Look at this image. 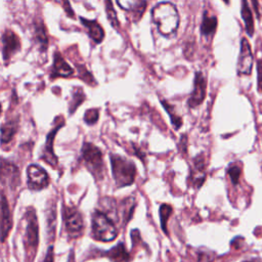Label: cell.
I'll use <instances>...</instances> for the list:
<instances>
[{
  "instance_id": "cell-29",
  "label": "cell",
  "mask_w": 262,
  "mask_h": 262,
  "mask_svg": "<svg viewBox=\"0 0 262 262\" xmlns=\"http://www.w3.org/2000/svg\"><path fill=\"white\" fill-rule=\"evenodd\" d=\"M215 254L209 250L199 251L196 262H213Z\"/></svg>"
},
{
  "instance_id": "cell-24",
  "label": "cell",
  "mask_w": 262,
  "mask_h": 262,
  "mask_svg": "<svg viewBox=\"0 0 262 262\" xmlns=\"http://www.w3.org/2000/svg\"><path fill=\"white\" fill-rule=\"evenodd\" d=\"M162 105L164 106V108L166 110V112L169 114L170 116V119H171V123L172 125L174 126L175 129H179L182 125V119L181 117H179L177 114H176V111L174 110V106L171 105L170 103H168L167 101L165 100H162Z\"/></svg>"
},
{
  "instance_id": "cell-33",
  "label": "cell",
  "mask_w": 262,
  "mask_h": 262,
  "mask_svg": "<svg viewBox=\"0 0 262 262\" xmlns=\"http://www.w3.org/2000/svg\"><path fill=\"white\" fill-rule=\"evenodd\" d=\"M252 4H253V7H254V10H255L256 14H257L258 17H259L260 12H259V4H258V1H257V0H252Z\"/></svg>"
},
{
  "instance_id": "cell-4",
  "label": "cell",
  "mask_w": 262,
  "mask_h": 262,
  "mask_svg": "<svg viewBox=\"0 0 262 262\" xmlns=\"http://www.w3.org/2000/svg\"><path fill=\"white\" fill-rule=\"evenodd\" d=\"M27 227L25 233V248L27 253V259L29 262L34 260V256L37 251L38 242H39V234H38V222L37 217L35 214V210L29 208L27 214Z\"/></svg>"
},
{
  "instance_id": "cell-28",
  "label": "cell",
  "mask_w": 262,
  "mask_h": 262,
  "mask_svg": "<svg viewBox=\"0 0 262 262\" xmlns=\"http://www.w3.org/2000/svg\"><path fill=\"white\" fill-rule=\"evenodd\" d=\"M99 117V112L97 108H90L87 110L85 115H84V121L88 124V125H93L94 123L97 122Z\"/></svg>"
},
{
  "instance_id": "cell-18",
  "label": "cell",
  "mask_w": 262,
  "mask_h": 262,
  "mask_svg": "<svg viewBox=\"0 0 262 262\" xmlns=\"http://www.w3.org/2000/svg\"><path fill=\"white\" fill-rule=\"evenodd\" d=\"M104 255L111 259L113 262H129L130 255L127 252L124 244H118L116 247L112 248L110 251L104 253Z\"/></svg>"
},
{
  "instance_id": "cell-31",
  "label": "cell",
  "mask_w": 262,
  "mask_h": 262,
  "mask_svg": "<svg viewBox=\"0 0 262 262\" xmlns=\"http://www.w3.org/2000/svg\"><path fill=\"white\" fill-rule=\"evenodd\" d=\"M61 2H62V5H63V7H64L66 13L69 15V17H75V12L73 11L69 0H61Z\"/></svg>"
},
{
  "instance_id": "cell-11",
  "label": "cell",
  "mask_w": 262,
  "mask_h": 262,
  "mask_svg": "<svg viewBox=\"0 0 262 262\" xmlns=\"http://www.w3.org/2000/svg\"><path fill=\"white\" fill-rule=\"evenodd\" d=\"M2 55L5 61H8L12 55L20 49V40L18 36L11 30H6L2 37Z\"/></svg>"
},
{
  "instance_id": "cell-22",
  "label": "cell",
  "mask_w": 262,
  "mask_h": 262,
  "mask_svg": "<svg viewBox=\"0 0 262 262\" xmlns=\"http://www.w3.org/2000/svg\"><path fill=\"white\" fill-rule=\"evenodd\" d=\"M35 38L37 42L40 44L41 50L45 51L48 46V38H47L45 26L41 20L35 24Z\"/></svg>"
},
{
  "instance_id": "cell-15",
  "label": "cell",
  "mask_w": 262,
  "mask_h": 262,
  "mask_svg": "<svg viewBox=\"0 0 262 262\" xmlns=\"http://www.w3.org/2000/svg\"><path fill=\"white\" fill-rule=\"evenodd\" d=\"M74 74V70L64 60L59 51H55L53 55V64L51 69V78L70 77Z\"/></svg>"
},
{
  "instance_id": "cell-17",
  "label": "cell",
  "mask_w": 262,
  "mask_h": 262,
  "mask_svg": "<svg viewBox=\"0 0 262 262\" xmlns=\"http://www.w3.org/2000/svg\"><path fill=\"white\" fill-rule=\"evenodd\" d=\"M80 20L82 25L87 29L89 37L95 42V43H101L104 38V31L102 27L93 19H87L84 17H80Z\"/></svg>"
},
{
  "instance_id": "cell-1",
  "label": "cell",
  "mask_w": 262,
  "mask_h": 262,
  "mask_svg": "<svg viewBox=\"0 0 262 262\" xmlns=\"http://www.w3.org/2000/svg\"><path fill=\"white\" fill-rule=\"evenodd\" d=\"M151 19L162 36L174 35L179 27V13L171 2H160L151 9Z\"/></svg>"
},
{
  "instance_id": "cell-8",
  "label": "cell",
  "mask_w": 262,
  "mask_h": 262,
  "mask_svg": "<svg viewBox=\"0 0 262 262\" xmlns=\"http://www.w3.org/2000/svg\"><path fill=\"white\" fill-rule=\"evenodd\" d=\"M206 78L204 77L203 73L196 72L193 80V88L187 100V104L189 105V107H196L204 101L206 97Z\"/></svg>"
},
{
  "instance_id": "cell-3",
  "label": "cell",
  "mask_w": 262,
  "mask_h": 262,
  "mask_svg": "<svg viewBox=\"0 0 262 262\" xmlns=\"http://www.w3.org/2000/svg\"><path fill=\"white\" fill-rule=\"evenodd\" d=\"M92 235L101 242H111L118 235V229L114 222L101 211H95L92 215Z\"/></svg>"
},
{
  "instance_id": "cell-14",
  "label": "cell",
  "mask_w": 262,
  "mask_h": 262,
  "mask_svg": "<svg viewBox=\"0 0 262 262\" xmlns=\"http://www.w3.org/2000/svg\"><path fill=\"white\" fill-rule=\"evenodd\" d=\"M191 185L193 187H201L206 179V164L203 156L199 155L193 159V168L190 173Z\"/></svg>"
},
{
  "instance_id": "cell-20",
  "label": "cell",
  "mask_w": 262,
  "mask_h": 262,
  "mask_svg": "<svg viewBox=\"0 0 262 262\" xmlns=\"http://www.w3.org/2000/svg\"><path fill=\"white\" fill-rule=\"evenodd\" d=\"M17 131V122L15 120L12 121H7L6 123H4L1 126L0 132H1V136H0V141L1 143L5 144L11 141V139L13 138V136L15 135Z\"/></svg>"
},
{
  "instance_id": "cell-6",
  "label": "cell",
  "mask_w": 262,
  "mask_h": 262,
  "mask_svg": "<svg viewBox=\"0 0 262 262\" xmlns=\"http://www.w3.org/2000/svg\"><path fill=\"white\" fill-rule=\"evenodd\" d=\"M62 216L66 224L67 233L74 238L80 236L84 228V223H83V218L81 213L74 207L63 206Z\"/></svg>"
},
{
  "instance_id": "cell-16",
  "label": "cell",
  "mask_w": 262,
  "mask_h": 262,
  "mask_svg": "<svg viewBox=\"0 0 262 262\" xmlns=\"http://www.w3.org/2000/svg\"><path fill=\"white\" fill-rule=\"evenodd\" d=\"M63 125V122H61L60 124H57L56 126H54V128L48 133L47 138H46V142H45V147L43 149V155H42V159H44V161H46L48 164H50L53 167H56L57 165V157L54 155L53 152V139L55 137L56 132L58 131V129Z\"/></svg>"
},
{
  "instance_id": "cell-25",
  "label": "cell",
  "mask_w": 262,
  "mask_h": 262,
  "mask_svg": "<svg viewBox=\"0 0 262 262\" xmlns=\"http://www.w3.org/2000/svg\"><path fill=\"white\" fill-rule=\"evenodd\" d=\"M104 4H105V12H106V15H107V19L108 21L111 23L112 27L115 28V29H119V20H118V17H117V13H116V10L113 6V3L111 0H105L104 1Z\"/></svg>"
},
{
  "instance_id": "cell-5",
  "label": "cell",
  "mask_w": 262,
  "mask_h": 262,
  "mask_svg": "<svg viewBox=\"0 0 262 262\" xmlns=\"http://www.w3.org/2000/svg\"><path fill=\"white\" fill-rule=\"evenodd\" d=\"M82 158L88 169L97 178L103 177V158L101 150L92 143L85 142L82 147Z\"/></svg>"
},
{
  "instance_id": "cell-12",
  "label": "cell",
  "mask_w": 262,
  "mask_h": 262,
  "mask_svg": "<svg viewBox=\"0 0 262 262\" xmlns=\"http://www.w3.org/2000/svg\"><path fill=\"white\" fill-rule=\"evenodd\" d=\"M12 227V218L9 210V206L7 200L4 195H1L0 201V241L3 243L8 232Z\"/></svg>"
},
{
  "instance_id": "cell-13",
  "label": "cell",
  "mask_w": 262,
  "mask_h": 262,
  "mask_svg": "<svg viewBox=\"0 0 262 262\" xmlns=\"http://www.w3.org/2000/svg\"><path fill=\"white\" fill-rule=\"evenodd\" d=\"M116 2L123 10L131 12L134 21L141 18L147 5L146 0H116Z\"/></svg>"
},
{
  "instance_id": "cell-23",
  "label": "cell",
  "mask_w": 262,
  "mask_h": 262,
  "mask_svg": "<svg viewBox=\"0 0 262 262\" xmlns=\"http://www.w3.org/2000/svg\"><path fill=\"white\" fill-rule=\"evenodd\" d=\"M173 209L170 205L168 204H162L160 206V210H159V214H160V222H161V227L163 229V231L168 234V230H167V221L170 217V215L172 214Z\"/></svg>"
},
{
  "instance_id": "cell-9",
  "label": "cell",
  "mask_w": 262,
  "mask_h": 262,
  "mask_svg": "<svg viewBox=\"0 0 262 262\" xmlns=\"http://www.w3.org/2000/svg\"><path fill=\"white\" fill-rule=\"evenodd\" d=\"M28 185L31 189L39 190L49 184V178L46 171L38 165H30L27 170Z\"/></svg>"
},
{
  "instance_id": "cell-26",
  "label": "cell",
  "mask_w": 262,
  "mask_h": 262,
  "mask_svg": "<svg viewBox=\"0 0 262 262\" xmlns=\"http://www.w3.org/2000/svg\"><path fill=\"white\" fill-rule=\"evenodd\" d=\"M85 99V94L81 88H75L73 92V98L70 103V113L73 114L75 110L84 101Z\"/></svg>"
},
{
  "instance_id": "cell-7",
  "label": "cell",
  "mask_w": 262,
  "mask_h": 262,
  "mask_svg": "<svg viewBox=\"0 0 262 262\" xmlns=\"http://www.w3.org/2000/svg\"><path fill=\"white\" fill-rule=\"evenodd\" d=\"M254 57L251 51V46L246 38L241 40V49L237 60V73L239 75H251Z\"/></svg>"
},
{
  "instance_id": "cell-36",
  "label": "cell",
  "mask_w": 262,
  "mask_h": 262,
  "mask_svg": "<svg viewBox=\"0 0 262 262\" xmlns=\"http://www.w3.org/2000/svg\"><path fill=\"white\" fill-rule=\"evenodd\" d=\"M245 262H252V261H245Z\"/></svg>"
},
{
  "instance_id": "cell-34",
  "label": "cell",
  "mask_w": 262,
  "mask_h": 262,
  "mask_svg": "<svg viewBox=\"0 0 262 262\" xmlns=\"http://www.w3.org/2000/svg\"><path fill=\"white\" fill-rule=\"evenodd\" d=\"M223 1H224L226 4H228V3H229V0H223Z\"/></svg>"
},
{
  "instance_id": "cell-2",
  "label": "cell",
  "mask_w": 262,
  "mask_h": 262,
  "mask_svg": "<svg viewBox=\"0 0 262 262\" xmlns=\"http://www.w3.org/2000/svg\"><path fill=\"white\" fill-rule=\"evenodd\" d=\"M112 173L117 186L123 187L131 185L135 180L136 167L134 163L119 155L112 154L110 156Z\"/></svg>"
},
{
  "instance_id": "cell-21",
  "label": "cell",
  "mask_w": 262,
  "mask_h": 262,
  "mask_svg": "<svg viewBox=\"0 0 262 262\" xmlns=\"http://www.w3.org/2000/svg\"><path fill=\"white\" fill-rule=\"evenodd\" d=\"M217 28V17L213 15H208L207 12L204 13L203 20L201 24V33L204 36H209L215 33Z\"/></svg>"
},
{
  "instance_id": "cell-10",
  "label": "cell",
  "mask_w": 262,
  "mask_h": 262,
  "mask_svg": "<svg viewBox=\"0 0 262 262\" xmlns=\"http://www.w3.org/2000/svg\"><path fill=\"white\" fill-rule=\"evenodd\" d=\"M0 181L9 188L14 189L19 183V171L13 164L1 161L0 163Z\"/></svg>"
},
{
  "instance_id": "cell-32",
  "label": "cell",
  "mask_w": 262,
  "mask_h": 262,
  "mask_svg": "<svg viewBox=\"0 0 262 262\" xmlns=\"http://www.w3.org/2000/svg\"><path fill=\"white\" fill-rule=\"evenodd\" d=\"M43 262H53V247H49Z\"/></svg>"
},
{
  "instance_id": "cell-19",
  "label": "cell",
  "mask_w": 262,
  "mask_h": 262,
  "mask_svg": "<svg viewBox=\"0 0 262 262\" xmlns=\"http://www.w3.org/2000/svg\"><path fill=\"white\" fill-rule=\"evenodd\" d=\"M241 14H242V18L245 23V28H246L247 34L249 36H253L254 31H255L254 18H253V14H252V11L250 9V6H249V3L247 0H242Z\"/></svg>"
},
{
  "instance_id": "cell-27",
  "label": "cell",
  "mask_w": 262,
  "mask_h": 262,
  "mask_svg": "<svg viewBox=\"0 0 262 262\" xmlns=\"http://www.w3.org/2000/svg\"><path fill=\"white\" fill-rule=\"evenodd\" d=\"M241 173H242V169L236 166V165H229L228 169H227V174L231 180V183L233 185H237L238 181H239V177H241Z\"/></svg>"
},
{
  "instance_id": "cell-35",
  "label": "cell",
  "mask_w": 262,
  "mask_h": 262,
  "mask_svg": "<svg viewBox=\"0 0 262 262\" xmlns=\"http://www.w3.org/2000/svg\"><path fill=\"white\" fill-rule=\"evenodd\" d=\"M1 111H2V105H1V103H0V114H1Z\"/></svg>"
},
{
  "instance_id": "cell-30",
  "label": "cell",
  "mask_w": 262,
  "mask_h": 262,
  "mask_svg": "<svg viewBox=\"0 0 262 262\" xmlns=\"http://www.w3.org/2000/svg\"><path fill=\"white\" fill-rule=\"evenodd\" d=\"M257 80H258V89L262 91V59H259L257 61Z\"/></svg>"
}]
</instances>
